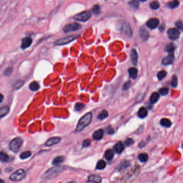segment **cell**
Listing matches in <instances>:
<instances>
[{"label": "cell", "instance_id": "6da1fadb", "mask_svg": "<svg viewBox=\"0 0 183 183\" xmlns=\"http://www.w3.org/2000/svg\"><path fill=\"white\" fill-rule=\"evenodd\" d=\"M92 115L91 113L89 112L83 115L78 121L76 131L77 132H81L87 127L91 121Z\"/></svg>", "mask_w": 183, "mask_h": 183}, {"label": "cell", "instance_id": "7a4b0ae2", "mask_svg": "<svg viewBox=\"0 0 183 183\" xmlns=\"http://www.w3.org/2000/svg\"><path fill=\"white\" fill-rule=\"evenodd\" d=\"M64 166H55L48 170L43 174L44 178L46 179H51L56 177L59 174L64 171Z\"/></svg>", "mask_w": 183, "mask_h": 183}, {"label": "cell", "instance_id": "3957f363", "mask_svg": "<svg viewBox=\"0 0 183 183\" xmlns=\"http://www.w3.org/2000/svg\"><path fill=\"white\" fill-rule=\"evenodd\" d=\"M91 17V13L89 10L84 11L80 14H77L73 17V19L79 22H86Z\"/></svg>", "mask_w": 183, "mask_h": 183}, {"label": "cell", "instance_id": "277c9868", "mask_svg": "<svg viewBox=\"0 0 183 183\" xmlns=\"http://www.w3.org/2000/svg\"><path fill=\"white\" fill-rule=\"evenodd\" d=\"M23 144V140L19 138L16 137L10 143V149L11 151L17 152L19 151L21 147Z\"/></svg>", "mask_w": 183, "mask_h": 183}, {"label": "cell", "instance_id": "5b68a950", "mask_svg": "<svg viewBox=\"0 0 183 183\" xmlns=\"http://www.w3.org/2000/svg\"><path fill=\"white\" fill-rule=\"evenodd\" d=\"M78 38V36H75V35H73V36H68V37H64V38H62L61 39H59L58 40H56V41L54 42L55 45H66L67 44H69L71 42L75 40V39H76Z\"/></svg>", "mask_w": 183, "mask_h": 183}, {"label": "cell", "instance_id": "8992f818", "mask_svg": "<svg viewBox=\"0 0 183 183\" xmlns=\"http://www.w3.org/2000/svg\"><path fill=\"white\" fill-rule=\"evenodd\" d=\"M82 28V25L78 23H70L64 25L63 28V31L64 32H73L76 31L80 30Z\"/></svg>", "mask_w": 183, "mask_h": 183}, {"label": "cell", "instance_id": "52a82bcc", "mask_svg": "<svg viewBox=\"0 0 183 183\" xmlns=\"http://www.w3.org/2000/svg\"><path fill=\"white\" fill-rule=\"evenodd\" d=\"M25 176V172L23 169H19L15 171L10 176V179L12 181H20Z\"/></svg>", "mask_w": 183, "mask_h": 183}, {"label": "cell", "instance_id": "ba28073f", "mask_svg": "<svg viewBox=\"0 0 183 183\" xmlns=\"http://www.w3.org/2000/svg\"><path fill=\"white\" fill-rule=\"evenodd\" d=\"M120 30L121 32L124 33L125 35H126L128 37L132 36V31L131 27L128 23H123L120 27Z\"/></svg>", "mask_w": 183, "mask_h": 183}, {"label": "cell", "instance_id": "9c48e42d", "mask_svg": "<svg viewBox=\"0 0 183 183\" xmlns=\"http://www.w3.org/2000/svg\"><path fill=\"white\" fill-rule=\"evenodd\" d=\"M168 36L170 39L171 40H176L179 37L180 33L178 30L174 28H171L168 30L167 32Z\"/></svg>", "mask_w": 183, "mask_h": 183}, {"label": "cell", "instance_id": "30bf717a", "mask_svg": "<svg viewBox=\"0 0 183 183\" xmlns=\"http://www.w3.org/2000/svg\"><path fill=\"white\" fill-rule=\"evenodd\" d=\"M159 20L158 19L153 18L149 19L147 22V26L151 29H154L157 28L159 25Z\"/></svg>", "mask_w": 183, "mask_h": 183}, {"label": "cell", "instance_id": "8fae6325", "mask_svg": "<svg viewBox=\"0 0 183 183\" xmlns=\"http://www.w3.org/2000/svg\"><path fill=\"white\" fill-rule=\"evenodd\" d=\"M32 40L30 37H27L23 38L22 41L21 48L22 49H26L32 44Z\"/></svg>", "mask_w": 183, "mask_h": 183}, {"label": "cell", "instance_id": "7c38bea8", "mask_svg": "<svg viewBox=\"0 0 183 183\" xmlns=\"http://www.w3.org/2000/svg\"><path fill=\"white\" fill-rule=\"evenodd\" d=\"M60 141V138L59 137H53L50 139L45 143V146L47 147L52 146L58 144Z\"/></svg>", "mask_w": 183, "mask_h": 183}, {"label": "cell", "instance_id": "4fadbf2b", "mask_svg": "<svg viewBox=\"0 0 183 183\" xmlns=\"http://www.w3.org/2000/svg\"><path fill=\"white\" fill-rule=\"evenodd\" d=\"M174 54H170L166 57H165L162 60V64L164 65H169L172 64L174 62Z\"/></svg>", "mask_w": 183, "mask_h": 183}, {"label": "cell", "instance_id": "5bb4252c", "mask_svg": "<svg viewBox=\"0 0 183 183\" xmlns=\"http://www.w3.org/2000/svg\"><path fill=\"white\" fill-rule=\"evenodd\" d=\"M103 135H104L103 130L101 129H99L93 133L92 135V137L94 140H99L103 138Z\"/></svg>", "mask_w": 183, "mask_h": 183}, {"label": "cell", "instance_id": "9a60e30c", "mask_svg": "<svg viewBox=\"0 0 183 183\" xmlns=\"http://www.w3.org/2000/svg\"><path fill=\"white\" fill-rule=\"evenodd\" d=\"M139 34L142 40L146 41L149 38V33L145 28H141L139 30Z\"/></svg>", "mask_w": 183, "mask_h": 183}, {"label": "cell", "instance_id": "2e32d148", "mask_svg": "<svg viewBox=\"0 0 183 183\" xmlns=\"http://www.w3.org/2000/svg\"><path fill=\"white\" fill-rule=\"evenodd\" d=\"M114 151L117 154H121L124 149V145L122 142H119L115 145L113 147Z\"/></svg>", "mask_w": 183, "mask_h": 183}, {"label": "cell", "instance_id": "e0dca14e", "mask_svg": "<svg viewBox=\"0 0 183 183\" xmlns=\"http://www.w3.org/2000/svg\"><path fill=\"white\" fill-rule=\"evenodd\" d=\"M101 182V178L99 176L93 174L90 176L89 178L88 182H91V183H100Z\"/></svg>", "mask_w": 183, "mask_h": 183}, {"label": "cell", "instance_id": "ac0fdd59", "mask_svg": "<svg viewBox=\"0 0 183 183\" xmlns=\"http://www.w3.org/2000/svg\"><path fill=\"white\" fill-rule=\"evenodd\" d=\"M131 58L132 60V62L134 65L137 64V60H138V54L137 50L133 49L131 51Z\"/></svg>", "mask_w": 183, "mask_h": 183}, {"label": "cell", "instance_id": "d6986e66", "mask_svg": "<svg viewBox=\"0 0 183 183\" xmlns=\"http://www.w3.org/2000/svg\"><path fill=\"white\" fill-rule=\"evenodd\" d=\"M147 115H148V111L144 107H141L138 111V116L141 119L146 118L147 116Z\"/></svg>", "mask_w": 183, "mask_h": 183}, {"label": "cell", "instance_id": "ffe728a7", "mask_svg": "<svg viewBox=\"0 0 183 183\" xmlns=\"http://www.w3.org/2000/svg\"><path fill=\"white\" fill-rule=\"evenodd\" d=\"M137 69L135 68H130L128 69V74L130 76V78H133V79H135L137 78Z\"/></svg>", "mask_w": 183, "mask_h": 183}, {"label": "cell", "instance_id": "44dd1931", "mask_svg": "<svg viewBox=\"0 0 183 183\" xmlns=\"http://www.w3.org/2000/svg\"><path fill=\"white\" fill-rule=\"evenodd\" d=\"M64 160H65V158L64 156H58L55 157V158L53 160L52 163L54 165H57L63 163Z\"/></svg>", "mask_w": 183, "mask_h": 183}, {"label": "cell", "instance_id": "7402d4cb", "mask_svg": "<svg viewBox=\"0 0 183 183\" xmlns=\"http://www.w3.org/2000/svg\"><path fill=\"white\" fill-rule=\"evenodd\" d=\"M9 112V107L7 106L2 107L0 110V116L1 118H3L7 115Z\"/></svg>", "mask_w": 183, "mask_h": 183}, {"label": "cell", "instance_id": "603a6c76", "mask_svg": "<svg viewBox=\"0 0 183 183\" xmlns=\"http://www.w3.org/2000/svg\"><path fill=\"white\" fill-rule=\"evenodd\" d=\"M159 98H160V95L157 92H154L151 95L150 98V101L152 104H154L158 101Z\"/></svg>", "mask_w": 183, "mask_h": 183}, {"label": "cell", "instance_id": "cb8c5ba5", "mask_svg": "<svg viewBox=\"0 0 183 183\" xmlns=\"http://www.w3.org/2000/svg\"><path fill=\"white\" fill-rule=\"evenodd\" d=\"M162 126L165 127H170L171 126V122L169 119L167 118H163L161 119L160 121Z\"/></svg>", "mask_w": 183, "mask_h": 183}, {"label": "cell", "instance_id": "d4e9b609", "mask_svg": "<svg viewBox=\"0 0 183 183\" xmlns=\"http://www.w3.org/2000/svg\"><path fill=\"white\" fill-rule=\"evenodd\" d=\"M114 156V152L111 149H108L105 151V157L107 160H111Z\"/></svg>", "mask_w": 183, "mask_h": 183}, {"label": "cell", "instance_id": "484cf974", "mask_svg": "<svg viewBox=\"0 0 183 183\" xmlns=\"http://www.w3.org/2000/svg\"><path fill=\"white\" fill-rule=\"evenodd\" d=\"M176 46L173 43H170L168 44L165 47V50L169 54H173L174 50H175Z\"/></svg>", "mask_w": 183, "mask_h": 183}, {"label": "cell", "instance_id": "4316f807", "mask_svg": "<svg viewBox=\"0 0 183 183\" xmlns=\"http://www.w3.org/2000/svg\"><path fill=\"white\" fill-rule=\"evenodd\" d=\"M0 160L2 162H8L10 160V157L6 153L1 152L0 153Z\"/></svg>", "mask_w": 183, "mask_h": 183}, {"label": "cell", "instance_id": "83f0119b", "mask_svg": "<svg viewBox=\"0 0 183 183\" xmlns=\"http://www.w3.org/2000/svg\"><path fill=\"white\" fill-rule=\"evenodd\" d=\"M39 88H40V86L37 82H33L31 83L29 86L30 89L33 91H36L39 89Z\"/></svg>", "mask_w": 183, "mask_h": 183}, {"label": "cell", "instance_id": "f1b7e54d", "mask_svg": "<svg viewBox=\"0 0 183 183\" xmlns=\"http://www.w3.org/2000/svg\"><path fill=\"white\" fill-rule=\"evenodd\" d=\"M106 162L103 160H99L98 162L96 165V169L99 170L104 169L106 167Z\"/></svg>", "mask_w": 183, "mask_h": 183}, {"label": "cell", "instance_id": "f546056e", "mask_svg": "<svg viewBox=\"0 0 183 183\" xmlns=\"http://www.w3.org/2000/svg\"><path fill=\"white\" fill-rule=\"evenodd\" d=\"M109 115L108 114V112L105 110H103L101 112V113L98 115L97 117V119H99V120H103V119H105Z\"/></svg>", "mask_w": 183, "mask_h": 183}, {"label": "cell", "instance_id": "4dcf8cb0", "mask_svg": "<svg viewBox=\"0 0 183 183\" xmlns=\"http://www.w3.org/2000/svg\"><path fill=\"white\" fill-rule=\"evenodd\" d=\"M138 159L141 162H146L148 159V156L146 154H141L138 156Z\"/></svg>", "mask_w": 183, "mask_h": 183}, {"label": "cell", "instance_id": "1f68e13d", "mask_svg": "<svg viewBox=\"0 0 183 183\" xmlns=\"http://www.w3.org/2000/svg\"><path fill=\"white\" fill-rule=\"evenodd\" d=\"M179 4V3L178 1L174 0V1L169 2L168 4V6L170 8H171V9H174V8H177Z\"/></svg>", "mask_w": 183, "mask_h": 183}, {"label": "cell", "instance_id": "d6a6232c", "mask_svg": "<svg viewBox=\"0 0 183 183\" xmlns=\"http://www.w3.org/2000/svg\"><path fill=\"white\" fill-rule=\"evenodd\" d=\"M31 155V152L30 151H25L23 152L19 156L20 158L22 160H24L29 158L30 156Z\"/></svg>", "mask_w": 183, "mask_h": 183}, {"label": "cell", "instance_id": "836d02e7", "mask_svg": "<svg viewBox=\"0 0 183 183\" xmlns=\"http://www.w3.org/2000/svg\"><path fill=\"white\" fill-rule=\"evenodd\" d=\"M129 5L134 9H137L139 7V2L137 0H132L129 3Z\"/></svg>", "mask_w": 183, "mask_h": 183}, {"label": "cell", "instance_id": "e575fe53", "mask_svg": "<svg viewBox=\"0 0 183 183\" xmlns=\"http://www.w3.org/2000/svg\"><path fill=\"white\" fill-rule=\"evenodd\" d=\"M150 7L152 9L156 10L159 8L160 7V3L158 1H154L152 2L150 4Z\"/></svg>", "mask_w": 183, "mask_h": 183}, {"label": "cell", "instance_id": "d590c367", "mask_svg": "<svg viewBox=\"0 0 183 183\" xmlns=\"http://www.w3.org/2000/svg\"><path fill=\"white\" fill-rule=\"evenodd\" d=\"M92 10L93 13L95 15H98L101 13V8L98 5H95L93 7Z\"/></svg>", "mask_w": 183, "mask_h": 183}, {"label": "cell", "instance_id": "8d00e7d4", "mask_svg": "<svg viewBox=\"0 0 183 183\" xmlns=\"http://www.w3.org/2000/svg\"><path fill=\"white\" fill-rule=\"evenodd\" d=\"M171 84L172 87L174 88H176L177 85H178V78H177L176 76L174 75L172 78L171 79Z\"/></svg>", "mask_w": 183, "mask_h": 183}, {"label": "cell", "instance_id": "74e56055", "mask_svg": "<svg viewBox=\"0 0 183 183\" xmlns=\"http://www.w3.org/2000/svg\"><path fill=\"white\" fill-rule=\"evenodd\" d=\"M166 74L167 73L165 70H162L157 74V78L159 80H162L166 76Z\"/></svg>", "mask_w": 183, "mask_h": 183}, {"label": "cell", "instance_id": "f35d334b", "mask_svg": "<svg viewBox=\"0 0 183 183\" xmlns=\"http://www.w3.org/2000/svg\"><path fill=\"white\" fill-rule=\"evenodd\" d=\"M84 106H85L82 103H78L75 105V109L78 111H80L82 110L83 109L84 107Z\"/></svg>", "mask_w": 183, "mask_h": 183}, {"label": "cell", "instance_id": "ab89813d", "mask_svg": "<svg viewBox=\"0 0 183 183\" xmlns=\"http://www.w3.org/2000/svg\"><path fill=\"white\" fill-rule=\"evenodd\" d=\"M160 95H162V96H165L168 94L169 89L166 88H163L160 90Z\"/></svg>", "mask_w": 183, "mask_h": 183}, {"label": "cell", "instance_id": "60d3db41", "mask_svg": "<svg viewBox=\"0 0 183 183\" xmlns=\"http://www.w3.org/2000/svg\"><path fill=\"white\" fill-rule=\"evenodd\" d=\"M176 27L180 30H183V22L181 21H177L176 24Z\"/></svg>", "mask_w": 183, "mask_h": 183}, {"label": "cell", "instance_id": "b9f144b4", "mask_svg": "<svg viewBox=\"0 0 183 183\" xmlns=\"http://www.w3.org/2000/svg\"><path fill=\"white\" fill-rule=\"evenodd\" d=\"M134 141L131 139H127L125 142V145L127 147L129 146L134 143Z\"/></svg>", "mask_w": 183, "mask_h": 183}, {"label": "cell", "instance_id": "7bdbcfd3", "mask_svg": "<svg viewBox=\"0 0 183 183\" xmlns=\"http://www.w3.org/2000/svg\"><path fill=\"white\" fill-rule=\"evenodd\" d=\"M13 71V68H12V67H9V68L5 70L4 74H5V76H9L12 73Z\"/></svg>", "mask_w": 183, "mask_h": 183}, {"label": "cell", "instance_id": "ee69618b", "mask_svg": "<svg viewBox=\"0 0 183 183\" xmlns=\"http://www.w3.org/2000/svg\"><path fill=\"white\" fill-rule=\"evenodd\" d=\"M90 144H91V141L89 139H87V140H85L83 142L82 145L84 147H87L89 146Z\"/></svg>", "mask_w": 183, "mask_h": 183}, {"label": "cell", "instance_id": "f6af8a7d", "mask_svg": "<svg viewBox=\"0 0 183 183\" xmlns=\"http://www.w3.org/2000/svg\"><path fill=\"white\" fill-rule=\"evenodd\" d=\"M131 83L130 81H128L126 83H125V84H124V90H128V89L129 88V87H131Z\"/></svg>", "mask_w": 183, "mask_h": 183}, {"label": "cell", "instance_id": "bcb514c9", "mask_svg": "<svg viewBox=\"0 0 183 183\" xmlns=\"http://www.w3.org/2000/svg\"><path fill=\"white\" fill-rule=\"evenodd\" d=\"M106 131H107V133H108L110 135H112L113 134L115 131H114V129L113 128H112L111 127H107V129H106Z\"/></svg>", "mask_w": 183, "mask_h": 183}, {"label": "cell", "instance_id": "7dc6e473", "mask_svg": "<svg viewBox=\"0 0 183 183\" xmlns=\"http://www.w3.org/2000/svg\"><path fill=\"white\" fill-rule=\"evenodd\" d=\"M165 29V25L164 24H162L160 28V31H163Z\"/></svg>", "mask_w": 183, "mask_h": 183}, {"label": "cell", "instance_id": "c3c4849f", "mask_svg": "<svg viewBox=\"0 0 183 183\" xmlns=\"http://www.w3.org/2000/svg\"><path fill=\"white\" fill-rule=\"evenodd\" d=\"M3 95H1V103H2V101H3Z\"/></svg>", "mask_w": 183, "mask_h": 183}, {"label": "cell", "instance_id": "681fc988", "mask_svg": "<svg viewBox=\"0 0 183 183\" xmlns=\"http://www.w3.org/2000/svg\"><path fill=\"white\" fill-rule=\"evenodd\" d=\"M139 1H141V2H145L146 0H139Z\"/></svg>", "mask_w": 183, "mask_h": 183}, {"label": "cell", "instance_id": "f907efd6", "mask_svg": "<svg viewBox=\"0 0 183 183\" xmlns=\"http://www.w3.org/2000/svg\"><path fill=\"white\" fill-rule=\"evenodd\" d=\"M182 147H183V144H182Z\"/></svg>", "mask_w": 183, "mask_h": 183}]
</instances>
